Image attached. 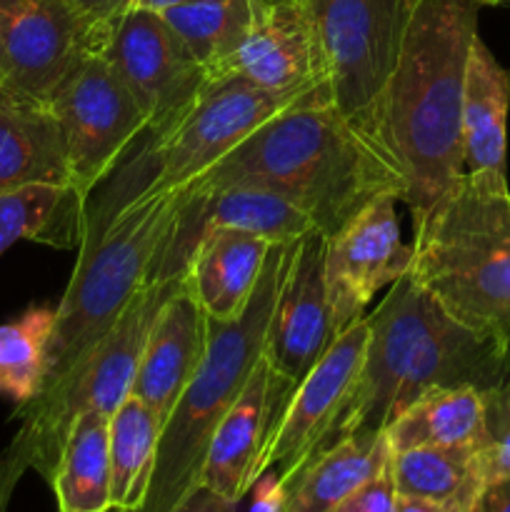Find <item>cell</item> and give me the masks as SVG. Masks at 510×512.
<instances>
[{
	"mask_svg": "<svg viewBox=\"0 0 510 512\" xmlns=\"http://www.w3.org/2000/svg\"><path fill=\"white\" fill-rule=\"evenodd\" d=\"M240 75L270 93L330 85L313 20L295 0H253V20L223 75Z\"/></svg>",
	"mask_w": 510,
	"mask_h": 512,
	"instance_id": "15",
	"label": "cell"
},
{
	"mask_svg": "<svg viewBox=\"0 0 510 512\" xmlns=\"http://www.w3.org/2000/svg\"><path fill=\"white\" fill-rule=\"evenodd\" d=\"M508 5H510V3H508Z\"/></svg>",
	"mask_w": 510,
	"mask_h": 512,
	"instance_id": "41",
	"label": "cell"
},
{
	"mask_svg": "<svg viewBox=\"0 0 510 512\" xmlns=\"http://www.w3.org/2000/svg\"><path fill=\"white\" fill-rule=\"evenodd\" d=\"M80 13L85 15L90 25L95 30V50H98L103 33L130 8L133 0H70Z\"/></svg>",
	"mask_w": 510,
	"mask_h": 512,
	"instance_id": "33",
	"label": "cell"
},
{
	"mask_svg": "<svg viewBox=\"0 0 510 512\" xmlns=\"http://www.w3.org/2000/svg\"><path fill=\"white\" fill-rule=\"evenodd\" d=\"M368 350L365 315L333 338L318 363L295 385L288 405L265 448L260 475L278 468L285 480L318 450L333 443V433L358 388Z\"/></svg>",
	"mask_w": 510,
	"mask_h": 512,
	"instance_id": "12",
	"label": "cell"
},
{
	"mask_svg": "<svg viewBox=\"0 0 510 512\" xmlns=\"http://www.w3.org/2000/svg\"><path fill=\"white\" fill-rule=\"evenodd\" d=\"M103 512H133V510H128V508H120V505H110V508H105Z\"/></svg>",
	"mask_w": 510,
	"mask_h": 512,
	"instance_id": "40",
	"label": "cell"
},
{
	"mask_svg": "<svg viewBox=\"0 0 510 512\" xmlns=\"http://www.w3.org/2000/svg\"><path fill=\"white\" fill-rule=\"evenodd\" d=\"M478 5H500V3H510V0H473Z\"/></svg>",
	"mask_w": 510,
	"mask_h": 512,
	"instance_id": "39",
	"label": "cell"
},
{
	"mask_svg": "<svg viewBox=\"0 0 510 512\" xmlns=\"http://www.w3.org/2000/svg\"><path fill=\"white\" fill-rule=\"evenodd\" d=\"M395 512H448V510L438 503H430V500L398 495V498H395Z\"/></svg>",
	"mask_w": 510,
	"mask_h": 512,
	"instance_id": "37",
	"label": "cell"
},
{
	"mask_svg": "<svg viewBox=\"0 0 510 512\" xmlns=\"http://www.w3.org/2000/svg\"><path fill=\"white\" fill-rule=\"evenodd\" d=\"M325 240L320 230L298 240L265 335L263 358L293 385L308 375L335 338L325 288Z\"/></svg>",
	"mask_w": 510,
	"mask_h": 512,
	"instance_id": "16",
	"label": "cell"
},
{
	"mask_svg": "<svg viewBox=\"0 0 510 512\" xmlns=\"http://www.w3.org/2000/svg\"><path fill=\"white\" fill-rule=\"evenodd\" d=\"M163 420L130 395L108 420L110 498L113 505L138 512L148 495L158 458Z\"/></svg>",
	"mask_w": 510,
	"mask_h": 512,
	"instance_id": "27",
	"label": "cell"
},
{
	"mask_svg": "<svg viewBox=\"0 0 510 512\" xmlns=\"http://www.w3.org/2000/svg\"><path fill=\"white\" fill-rule=\"evenodd\" d=\"M395 203V195L373 200L340 233L325 240V288L333 335L363 318L380 290L410 273L413 245L400 235Z\"/></svg>",
	"mask_w": 510,
	"mask_h": 512,
	"instance_id": "13",
	"label": "cell"
},
{
	"mask_svg": "<svg viewBox=\"0 0 510 512\" xmlns=\"http://www.w3.org/2000/svg\"><path fill=\"white\" fill-rule=\"evenodd\" d=\"M390 455L385 433L343 435L310 455L285 480V512H335L350 493L385 468Z\"/></svg>",
	"mask_w": 510,
	"mask_h": 512,
	"instance_id": "22",
	"label": "cell"
},
{
	"mask_svg": "<svg viewBox=\"0 0 510 512\" xmlns=\"http://www.w3.org/2000/svg\"><path fill=\"white\" fill-rule=\"evenodd\" d=\"M95 30L70 0H0V80L48 103Z\"/></svg>",
	"mask_w": 510,
	"mask_h": 512,
	"instance_id": "14",
	"label": "cell"
},
{
	"mask_svg": "<svg viewBox=\"0 0 510 512\" xmlns=\"http://www.w3.org/2000/svg\"><path fill=\"white\" fill-rule=\"evenodd\" d=\"M55 328L53 305H30L0 325V395L15 408L40 395L48 373V345Z\"/></svg>",
	"mask_w": 510,
	"mask_h": 512,
	"instance_id": "29",
	"label": "cell"
},
{
	"mask_svg": "<svg viewBox=\"0 0 510 512\" xmlns=\"http://www.w3.org/2000/svg\"><path fill=\"white\" fill-rule=\"evenodd\" d=\"M270 245L260 235L223 225L203 230L183 283L208 318L233 320L243 313L263 273Z\"/></svg>",
	"mask_w": 510,
	"mask_h": 512,
	"instance_id": "20",
	"label": "cell"
},
{
	"mask_svg": "<svg viewBox=\"0 0 510 512\" xmlns=\"http://www.w3.org/2000/svg\"><path fill=\"white\" fill-rule=\"evenodd\" d=\"M465 512H510V475L485 480Z\"/></svg>",
	"mask_w": 510,
	"mask_h": 512,
	"instance_id": "35",
	"label": "cell"
},
{
	"mask_svg": "<svg viewBox=\"0 0 510 512\" xmlns=\"http://www.w3.org/2000/svg\"><path fill=\"white\" fill-rule=\"evenodd\" d=\"M108 420L95 410L75 418L50 480L60 512H103L113 505Z\"/></svg>",
	"mask_w": 510,
	"mask_h": 512,
	"instance_id": "25",
	"label": "cell"
},
{
	"mask_svg": "<svg viewBox=\"0 0 510 512\" xmlns=\"http://www.w3.org/2000/svg\"><path fill=\"white\" fill-rule=\"evenodd\" d=\"M240 503L223 498L205 485H195L170 512H238Z\"/></svg>",
	"mask_w": 510,
	"mask_h": 512,
	"instance_id": "36",
	"label": "cell"
},
{
	"mask_svg": "<svg viewBox=\"0 0 510 512\" xmlns=\"http://www.w3.org/2000/svg\"><path fill=\"white\" fill-rule=\"evenodd\" d=\"M30 468V450L25 445V440L15 433V438L10 440L8 448L0 455V512H8L10 498L15 493V485L20 483V478L25 475V470Z\"/></svg>",
	"mask_w": 510,
	"mask_h": 512,
	"instance_id": "32",
	"label": "cell"
},
{
	"mask_svg": "<svg viewBox=\"0 0 510 512\" xmlns=\"http://www.w3.org/2000/svg\"><path fill=\"white\" fill-rule=\"evenodd\" d=\"M473 0H418L398 60L358 130L405 180L420 218L465 175L463 80L478 35Z\"/></svg>",
	"mask_w": 510,
	"mask_h": 512,
	"instance_id": "1",
	"label": "cell"
},
{
	"mask_svg": "<svg viewBox=\"0 0 510 512\" xmlns=\"http://www.w3.org/2000/svg\"><path fill=\"white\" fill-rule=\"evenodd\" d=\"M478 453L485 480L510 475V375L483 393V443Z\"/></svg>",
	"mask_w": 510,
	"mask_h": 512,
	"instance_id": "30",
	"label": "cell"
},
{
	"mask_svg": "<svg viewBox=\"0 0 510 512\" xmlns=\"http://www.w3.org/2000/svg\"><path fill=\"white\" fill-rule=\"evenodd\" d=\"M395 493L465 512L483 488L485 473L473 445H425L393 453Z\"/></svg>",
	"mask_w": 510,
	"mask_h": 512,
	"instance_id": "23",
	"label": "cell"
},
{
	"mask_svg": "<svg viewBox=\"0 0 510 512\" xmlns=\"http://www.w3.org/2000/svg\"><path fill=\"white\" fill-rule=\"evenodd\" d=\"M295 385L260 358L248 385L223 415L205 453L200 485L240 503L260 478L265 448Z\"/></svg>",
	"mask_w": 510,
	"mask_h": 512,
	"instance_id": "17",
	"label": "cell"
},
{
	"mask_svg": "<svg viewBox=\"0 0 510 512\" xmlns=\"http://www.w3.org/2000/svg\"><path fill=\"white\" fill-rule=\"evenodd\" d=\"M25 185L70 188L63 130L48 103L0 80V195Z\"/></svg>",
	"mask_w": 510,
	"mask_h": 512,
	"instance_id": "19",
	"label": "cell"
},
{
	"mask_svg": "<svg viewBox=\"0 0 510 512\" xmlns=\"http://www.w3.org/2000/svg\"><path fill=\"white\" fill-rule=\"evenodd\" d=\"M208 350V315L185 283L165 300L145 340L133 395L168 420Z\"/></svg>",
	"mask_w": 510,
	"mask_h": 512,
	"instance_id": "18",
	"label": "cell"
},
{
	"mask_svg": "<svg viewBox=\"0 0 510 512\" xmlns=\"http://www.w3.org/2000/svg\"><path fill=\"white\" fill-rule=\"evenodd\" d=\"M390 450L403 453L425 445L483 443V393L475 388H435L420 395L385 428Z\"/></svg>",
	"mask_w": 510,
	"mask_h": 512,
	"instance_id": "24",
	"label": "cell"
},
{
	"mask_svg": "<svg viewBox=\"0 0 510 512\" xmlns=\"http://www.w3.org/2000/svg\"><path fill=\"white\" fill-rule=\"evenodd\" d=\"M255 498L250 512H285L288 503V488H285L283 478L275 468L265 470L258 480H255Z\"/></svg>",
	"mask_w": 510,
	"mask_h": 512,
	"instance_id": "34",
	"label": "cell"
},
{
	"mask_svg": "<svg viewBox=\"0 0 510 512\" xmlns=\"http://www.w3.org/2000/svg\"><path fill=\"white\" fill-rule=\"evenodd\" d=\"M180 280L183 278L153 280L143 285L110 333L58 388L15 408V418L20 420L18 435L30 450V468L38 470L48 485L75 418L88 410L110 418L133 395L145 340L165 300L180 288Z\"/></svg>",
	"mask_w": 510,
	"mask_h": 512,
	"instance_id": "8",
	"label": "cell"
},
{
	"mask_svg": "<svg viewBox=\"0 0 510 512\" xmlns=\"http://www.w3.org/2000/svg\"><path fill=\"white\" fill-rule=\"evenodd\" d=\"M83 230L85 208L70 188L25 185L0 195V255L18 240L80 248Z\"/></svg>",
	"mask_w": 510,
	"mask_h": 512,
	"instance_id": "26",
	"label": "cell"
},
{
	"mask_svg": "<svg viewBox=\"0 0 510 512\" xmlns=\"http://www.w3.org/2000/svg\"><path fill=\"white\" fill-rule=\"evenodd\" d=\"M178 208L180 190L140 198L120 210L98 238L80 245L73 278L55 305L48 373L40 395L58 388L83 363L148 285L150 265L175 225Z\"/></svg>",
	"mask_w": 510,
	"mask_h": 512,
	"instance_id": "7",
	"label": "cell"
},
{
	"mask_svg": "<svg viewBox=\"0 0 510 512\" xmlns=\"http://www.w3.org/2000/svg\"><path fill=\"white\" fill-rule=\"evenodd\" d=\"M328 60L333 103L358 128L388 80L418 0H295Z\"/></svg>",
	"mask_w": 510,
	"mask_h": 512,
	"instance_id": "10",
	"label": "cell"
},
{
	"mask_svg": "<svg viewBox=\"0 0 510 512\" xmlns=\"http://www.w3.org/2000/svg\"><path fill=\"white\" fill-rule=\"evenodd\" d=\"M295 248L298 240L270 245L250 303L238 318H208V350L195 378L165 420L153 478L138 512H170L200 485L210 438L263 358L270 315L295 258Z\"/></svg>",
	"mask_w": 510,
	"mask_h": 512,
	"instance_id": "5",
	"label": "cell"
},
{
	"mask_svg": "<svg viewBox=\"0 0 510 512\" xmlns=\"http://www.w3.org/2000/svg\"><path fill=\"white\" fill-rule=\"evenodd\" d=\"M160 15L193 58L220 78L248 33L253 0H188Z\"/></svg>",
	"mask_w": 510,
	"mask_h": 512,
	"instance_id": "28",
	"label": "cell"
},
{
	"mask_svg": "<svg viewBox=\"0 0 510 512\" xmlns=\"http://www.w3.org/2000/svg\"><path fill=\"white\" fill-rule=\"evenodd\" d=\"M260 185L298 205L330 238L383 195L403 203L405 180L323 93L260 125L223 160L180 190Z\"/></svg>",
	"mask_w": 510,
	"mask_h": 512,
	"instance_id": "2",
	"label": "cell"
},
{
	"mask_svg": "<svg viewBox=\"0 0 510 512\" xmlns=\"http://www.w3.org/2000/svg\"><path fill=\"white\" fill-rule=\"evenodd\" d=\"M413 278L475 333L510 343L508 180L463 175L413 218Z\"/></svg>",
	"mask_w": 510,
	"mask_h": 512,
	"instance_id": "4",
	"label": "cell"
},
{
	"mask_svg": "<svg viewBox=\"0 0 510 512\" xmlns=\"http://www.w3.org/2000/svg\"><path fill=\"white\" fill-rule=\"evenodd\" d=\"M508 110L510 73L475 35L463 80L465 175L508 180Z\"/></svg>",
	"mask_w": 510,
	"mask_h": 512,
	"instance_id": "21",
	"label": "cell"
},
{
	"mask_svg": "<svg viewBox=\"0 0 510 512\" xmlns=\"http://www.w3.org/2000/svg\"><path fill=\"white\" fill-rule=\"evenodd\" d=\"M368 320V350L358 388L333 433H385L435 388H495L510 375V343L458 323L418 280L405 273Z\"/></svg>",
	"mask_w": 510,
	"mask_h": 512,
	"instance_id": "3",
	"label": "cell"
},
{
	"mask_svg": "<svg viewBox=\"0 0 510 512\" xmlns=\"http://www.w3.org/2000/svg\"><path fill=\"white\" fill-rule=\"evenodd\" d=\"M188 0H133L130 8H138V10H150V13H165V10L175 8V5H183Z\"/></svg>",
	"mask_w": 510,
	"mask_h": 512,
	"instance_id": "38",
	"label": "cell"
},
{
	"mask_svg": "<svg viewBox=\"0 0 510 512\" xmlns=\"http://www.w3.org/2000/svg\"><path fill=\"white\" fill-rule=\"evenodd\" d=\"M395 480H393V455L385 468L370 480H365L355 493H350L335 512H395Z\"/></svg>",
	"mask_w": 510,
	"mask_h": 512,
	"instance_id": "31",
	"label": "cell"
},
{
	"mask_svg": "<svg viewBox=\"0 0 510 512\" xmlns=\"http://www.w3.org/2000/svg\"><path fill=\"white\" fill-rule=\"evenodd\" d=\"M323 93L333 95L330 85L305 93H270L233 73L215 78L173 130L148 138L133 158L113 170L103 195L85 208L80 245L98 238L130 203L185 188L270 118Z\"/></svg>",
	"mask_w": 510,
	"mask_h": 512,
	"instance_id": "6",
	"label": "cell"
},
{
	"mask_svg": "<svg viewBox=\"0 0 510 512\" xmlns=\"http://www.w3.org/2000/svg\"><path fill=\"white\" fill-rule=\"evenodd\" d=\"M98 53L108 58L128 85L145 118L148 138L173 130L215 80L170 30L163 15L150 10H125L103 33Z\"/></svg>",
	"mask_w": 510,
	"mask_h": 512,
	"instance_id": "11",
	"label": "cell"
},
{
	"mask_svg": "<svg viewBox=\"0 0 510 512\" xmlns=\"http://www.w3.org/2000/svg\"><path fill=\"white\" fill-rule=\"evenodd\" d=\"M48 105L63 130L70 190L88 208L93 190L145 133V118L128 85L98 50H88L70 68Z\"/></svg>",
	"mask_w": 510,
	"mask_h": 512,
	"instance_id": "9",
	"label": "cell"
}]
</instances>
